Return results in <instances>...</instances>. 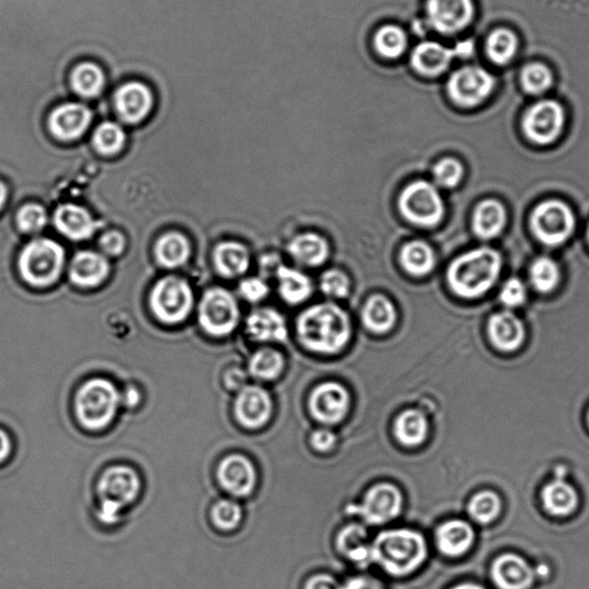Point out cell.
I'll return each mask as SVG.
<instances>
[{
	"mask_svg": "<svg viewBox=\"0 0 589 589\" xmlns=\"http://www.w3.org/2000/svg\"><path fill=\"white\" fill-rule=\"evenodd\" d=\"M298 340L312 353L335 355L346 348L351 336L348 313L334 303H321L297 319Z\"/></svg>",
	"mask_w": 589,
	"mask_h": 589,
	"instance_id": "1",
	"label": "cell"
},
{
	"mask_svg": "<svg viewBox=\"0 0 589 589\" xmlns=\"http://www.w3.org/2000/svg\"><path fill=\"white\" fill-rule=\"evenodd\" d=\"M427 558V545L422 534L408 529L381 532L372 543L371 561L389 576L412 575Z\"/></svg>",
	"mask_w": 589,
	"mask_h": 589,
	"instance_id": "2",
	"label": "cell"
},
{
	"mask_svg": "<svg viewBox=\"0 0 589 589\" xmlns=\"http://www.w3.org/2000/svg\"><path fill=\"white\" fill-rule=\"evenodd\" d=\"M502 266V257L496 250L486 247L471 250L450 264L449 287L460 297L479 298L495 285Z\"/></svg>",
	"mask_w": 589,
	"mask_h": 589,
	"instance_id": "3",
	"label": "cell"
},
{
	"mask_svg": "<svg viewBox=\"0 0 589 589\" xmlns=\"http://www.w3.org/2000/svg\"><path fill=\"white\" fill-rule=\"evenodd\" d=\"M139 474L129 466L116 465L107 469L99 478L97 495L98 518L107 525L116 524L121 511L133 504L141 492Z\"/></svg>",
	"mask_w": 589,
	"mask_h": 589,
	"instance_id": "4",
	"label": "cell"
},
{
	"mask_svg": "<svg viewBox=\"0 0 589 589\" xmlns=\"http://www.w3.org/2000/svg\"><path fill=\"white\" fill-rule=\"evenodd\" d=\"M120 403L121 395L111 381L91 379L76 394V416L87 430L102 431L116 418Z\"/></svg>",
	"mask_w": 589,
	"mask_h": 589,
	"instance_id": "5",
	"label": "cell"
},
{
	"mask_svg": "<svg viewBox=\"0 0 589 589\" xmlns=\"http://www.w3.org/2000/svg\"><path fill=\"white\" fill-rule=\"evenodd\" d=\"M64 263L63 247L49 239H38L22 250L19 267L22 277L30 285L47 287L59 278Z\"/></svg>",
	"mask_w": 589,
	"mask_h": 589,
	"instance_id": "6",
	"label": "cell"
},
{
	"mask_svg": "<svg viewBox=\"0 0 589 589\" xmlns=\"http://www.w3.org/2000/svg\"><path fill=\"white\" fill-rule=\"evenodd\" d=\"M402 216L420 227L438 226L445 217V203L432 183L418 180L405 187L399 198Z\"/></svg>",
	"mask_w": 589,
	"mask_h": 589,
	"instance_id": "7",
	"label": "cell"
},
{
	"mask_svg": "<svg viewBox=\"0 0 589 589\" xmlns=\"http://www.w3.org/2000/svg\"><path fill=\"white\" fill-rule=\"evenodd\" d=\"M531 228L541 243L549 247L561 246L575 232V213L563 202H542L532 213Z\"/></svg>",
	"mask_w": 589,
	"mask_h": 589,
	"instance_id": "8",
	"label": "cell"
},
{
	"mask_svg": "<svg viewBox=\"0 0 589 589\" xmlns=\"http://www.w3.org/2000/svg\"><path fill=\"white\" fill-rule=\"evenodd\" d=\"M193 292L185 280L168 277L160 280L151 295V307L166 324L185 320L193 308Z\"/></svg>",
	"mask_w": 589,
	"mask_h": 589,
	"instance_id": "9",
	"label": "cell"
},
{
	"mask_svg": "<svg viewBox=\"0 0 589 589\" xmlns=\"http://www.w3.org/2000/svg\"><path fill=\"white\" fill-rule=\"evenodd\" d=\"M240 310L235 298L227 290H209L200 307V321L205 332L213 336L231 334L239 324Z\"/></svg>",
	"mask_w": 589,
	"mask_h": 589,
	"instance_id": "10",
	"label": "cell"
},
{
	"mask_svg": "<svg viewBox=\"0 0 589 589\" xmlns=\"http://www.w3.org/2000/svg\"><path fill=\"white\" fill-rule=\"evenodd\" d=\"M495 83L494 76L485 68L465 66L450 76L448 94L457 105L473 107L491 96Z\"/></svg>",
	"mask_w": 589,
	"mask_h": 589,
	"instance_id": "11",
	"label": "cell"
},
{
	"mask_svg": "<svg viewBox=\"0 0 589 589\" xmlns=\"http://www.w3.org/2000/svg\"><path fill=\"white\" fill-rule=\"evenodd\" d=\"M403 508L400 489L392 484H379L366 493L363 503L347 508L349 514L362 517L367 524L382 525L399 517Z\"/></svg>",
	"mask_w": 589,
	"mask_h": 589,
	"instance_id": "12",
	"label": "cell"
},
{
	"mask_svg": "<svg viewBox=\"0 0 589 589\" xmlns=\"http://www.w3.org/2000/svg\"><path fill=\"white\" fill-rule=\"evenodd\" d=\"M565 111L556 101L538 102L526 111L523 130L527 139L539 145L555 142L563 132Z\"/></svg>",
	"mask_w": 589,
	"mask_h": 589,
	"instance_id": "13",
	"label": "cell"
},
{
	"mask_svg": "<svg viewBox=\"0 0 589 589\" xmlns=\"http://www.w3.org/2000/svg\"><path fill=\"white\" fill-rule=\"evenodd\" d=\"M113 105L119 118L126 124H140L154 110L155 93L148 83L130 80L121 83L114 91Z\"/></svg>",
	"mask_w": 589,
	"mask_h": 589,
	"instance_id": "14",
	"label": "cell"
},
{
	"mask_svg": "<svg viewBox=\"0 0 589 589\" xmlns=\"http://www.w3.org/2000/svg\"><path fill=\"white\" fill-rule=\"evenodd\" d=\"M426 11L436 32L453 35L471 24L476 7L473 0H427Z\"/></svg>",
	"mask_w": 589,
	"mask_h": 589,
	"instance_id": "15",
	"label": "cell"
},
{
	"mask_svg": "<svg viewBox=\"0 0 589 589\" xmlns=\"http://www.w3.org/2000/svg\"><path fill=\"white\" fill-rule=\"evenodd\" d=\"M350 404L348 390L338 382H325L310 397V412L313 418L325 425H335L347 416Z\"/></svg>",
	"mask_w": 589,
	"mask_h": 589,
	"instance_id": "16",
	"label": "cell"
},
{
	"mask_svg": "<svg viewBox=\"0 0 589 589\" xmlns=\"http://www.w3.org/2000/svg\"><path fill=\"white\" fill-rule=\"evenodd\" d=\"M93 112L86 104L65 102L52 110L49 116V128L53 136L60 141H74L87 132Z\"/></svg>",
	"mask_w": 589,
	"mask_h": 589,
	"instance_id": "17",
	"label": "cell"
},
{
	"mask_svg": "<svg viewBox=\"0 0 589 589\" xmlns=\"http://www.w3.org/2000/svg\"><path fill=\"white\" fill-rule=\"evenodd\" d=\"M273 412V403L269 393L259 386H246L240 390L235 401L237 422L249 430L269 423Z\"/></svg>",
	"mask_w": 589,
	"mask_h": 589,
	"instance_id": "18",
	"label": "cell"
},
{
	"mask_svg": "<svg viewBox=\"0 0 589 589\" xmlns=\"http://www.w3.org/2000/svg\"><path fill=\"white\" fill-rule=\"evenodd\" d=\"M217 477L221 487L237 497L250 495L256 487L255 466L242 455L226 457L219 465Z\"/></svg>",
	"mask_w": 589,
	"mask_h": 589,
	"instance_id": "19",
	"label": "cell"
},
{
	"mask_svg": "<svg viewBox=\"0 0 589 589\" xmlns=\"http://www.w3.org/2000/svg\"><path fill=\"white\" fill-rule=\"evenodd\" d=\"M488 336L493 346L503 353H514L522 347L525 327L515 313L501 311L488 321Z\"/></svg>",
	"mask_w": 589,
	"mask_h": 589,
	"instance_id": "20",
	"label": "cell"
},
{
	"mask_svg": "<svg viewBox=\"0 0 589 589\" xmlns=\"http://www.w3.org/2000/svg\"><path fill=\"white\" fill-rule=\"evenodd\" d=\"M492 577L500 589H529L533 583L530 565L522 557L511 554L497 558Z\"/></svg>",
	"mask_w": 589,
	"mask_h": 589,
	"instance_id": "21",
	"label": "cell"
},
{
	"mask_svg": "<svg viewBox=\"0 0 589 589\" xmlns=\"http://www.w3.org/2000/svg\"><path fill=\"white\" fill-rule=\"evenodd\" d=\"M68 84L75 95L84 99H95L104 93L107 74L96 61L84 60L74 65L68 75Z\"/></svg>",
	"mask_w": 589,
	"mask_h": 589,
	"instance_id": "22",
	"label": "cell"
},
{
	"mask_svg": "<svg viewBox=\"0 0 589 589\" xmlns=\"http://www.w3.org/2000/svg\"><path fill=\"white\" fill-rule=\"evenodd\" d=\"M456 58L454 49H449L438 42H423L412 52L413 68L425 76H438L448 70L451 61Z\"/></svg>",
	"mask_w": 589,
	"mask_h": 589,
	"instance_id": "23",
	"label": "cell"
},
{
	"mask_svg": "<svg viewBox=\"0 0 589 589\" xmlns=\"http://www.w3.org/2000/svg\"><path fill=\"white\" fill-rule=\"evenodd\" d=\"M247 330L251 338L259 342H283L288 336L285 318L269 308L252 312L247 320Z\"/></svg>",
	"mask_w": 589,
	"mask_h": 589,
	"instance_id": "24",
	"label": "cell"
},
{
	"mask_svg": "<svg viewBox=\"0 0 589 589\" xmlns=\"http://www.w3.org/2000/svg\"><path fill=\"white\" fill-rule=\"evenodd\" d=\"M55 224L61 234L76 241L88 239L97 229V223L90 213L73 204L58 208L55 213Z\"/></svg>",
	"mask_w": 589,
	"mask_h": 589,
	"instance_id": "25",
	"label": "cell"
},
{
	"mask_svg": "<svg viewBox=\"0 0 589 589\" xmlns=\"http://www.w3.org/2000/svg\"><path fill=\"white\" fill-rule=\"evenodd\" d=\"M474 541L472 527L464 520H450L436 531V543L442 554L460 557L471 548Z\"/></svg>",
	"mask_w": 589,
	"mask_h": 589,
	"instance_id": "26",
	"label": "cell"
},
{
	"mask_svg": "<svg viewBox=\"0 0 589 589\" xmlns=\"http://www.w3.org/2000/svg\"><path fill=\"white\" fill-rule=\"evenodd\" d=\"M107 274H109V263L95 252H80L73 259L71 278L80 287L91 288L101 285Z\"/></svg>",
	"mask_w": 589,
	"mask_h": 589,
	"instance_id": "27",
	"label": "cell"
},
{
	"mask_svg": "<svg viewBox=\"0 0 589 589\" xmlns=\"http://www.w3.org/2000/svg\"><path fill=\"white\" fill-rule=\"evenodd\" d=\"M506 209L500 202L487 200L481 202L474 210L472 218L473 232L481 240H493L506 226Z\"/></svg>",
	"mask_w": 589,
	"mask_h": 589,
	"instance_id": "28",
	"label": "cell"
},
{
	"mask_svg": "<svg viewBox=\"0 0 589 589\" xmlns=\"http://www.w3.org/2000/svg\"><path fill=\"white\" fill-rule=\"evenodd\" d=\"M288 251L297 263L317 267L326 262L330 256V247L323 236L316 233H304L289 243Z\"/></svg>",
	"mask_w": 589,
	"mask_h": 589,
	"instance_id": "29",
	"label": "cell"
},
{
	"mask_svg": "<svg viewBox=\"0 0 589 589\" xmlns=\"http://www.w3.org/2000/svg\"><path fill=\"white\" fill-rule=\"evenodd\" d=\"M396 318L394 304L384 295L371 296L362 311L364 326L376 334H386L392 330Z\"/></svg>",
	"mask_w": 589,
	"mask_h": 589,
	"instance_id": "30",
	"label": "cell"
},
{
	"mask_svg": "<svg viewBox=\"0 0 589 589\" xmlns=\"http://www.w3.org/2000/svg\"><path fill=\"white\" fill-rule=\"evenodd\" d=\"M338 549L348 560L359 565L371 562L372 543L365 527L351 524L340 532L338 537Z\"/></svg>",
	"mask_w": 589,
	"mask_h": 589,
	"instance_id": "31",
	"label": "cell"
},
{
	"mask_svg": "<svg viewBox=\"0 0 589 589\" xmlns=\"http://www.w3.org/2000/svg\"><path fill=\"white\" fill-rule=\"evenodd\" d=\"M543 507L550 515L566 517L572 514L578 506V495L576 489L566 484L563 480H556L543 488Z\"/></svg>",
	"mask_w": 589,
	"mask_h": 589,
	"instance_id": "32",
	"label": "cell"
},
{
	"mask_svg": "<svg viewBox=\"0 0 589 589\" xmlns=\"http://www.w3.org/2000/svg\"><path fill=\"white\" fill-rule=\"evenodd\" d=\"M214 262L220 274L228 278L239 277L249 269V251L241 243H221L214 252Z\"/></svg>",
	"mask_w": 589,
	"mask_h": 589,
	"instance_id": "33",
	"label": "cell"
},
{
	"mask_svg": "<svg viewBox=\"0 0 589 589\" xmlns=\"http://www.w3.org/2000/svg\"><path fill=\"white\" fill-rule=\"evenodd\" d=\"M394 433L396 439L405 447L423 445L428 435L427 419L418 410H405L396 419Z\"/></svg>",
	"mask_w": 589,
	"mask_h": 589,
	"instance_id": "34",
	"label": "cell"
},
{
	"mask_svg": "<svg viewBox=\"0 0 589 589\" xmlns=\"http://www.w3.org/2000/svg\"><path fill=\"white\" fill-rule=\"evenodd\" d=\"M401 265L413 277H425L436 264L433 249L424 241H411L404 244L400 254Z\"/></svg>",
	"mask_w": 589,
	"mask_h": 589,
	"instance_id": "35",
	"label": "cell"
},
{
	"mask_svg": "<svg viewBox=\"0 0 589 589\" xmlns=\"http://www.w3.org/2000/svg\"><path fill=\"white\" fill-rule=\"evenodd\" d=\"M279 293L283 300L289 304H300L307 301L312 293V283L309 277L287 266H279L277 269Z\"/></svg>",
	"mask_w": 589,
	"mask_h": 589,
	"instance_id": "36",
	"label": "cell"
},
{
	"mask_svg": "<svg viewBox=\"0 0 589 589\" xmlns=\"http://www.w3.org/2000/svg\"><path fill=\"white\" fill-rule=\"evenodd\" d=\"M518 50V38L507 28H499L489 34L486 42L488 58L497 65H507L515 58Z\"/></svg>",
	"mask_w": 589,
	"mask_h": 589,
	"instance_id": "37",
	"label": "cell"
},
{
	"mask_svg": "<svg viewBox=\"0 0 589 589\" xmlns=\"http://www.w3.org/2000/svg\"><path fill=\"white\" fill-rule=\"evenodd\" d=\"M190 247L185 236L178 233L166 234L156 246L158 262L165 267L181 266L187 262Z\"/></svg>",
	"mask_w": 589,
	"mask_h": 589,
	"instance_id": "38",
	"label": "cell"
},
{
	"mask_svg": "<svg viewBox=\"0 0 589 589\" xmlns=\"http://www.w3.org/2000/svg\"><path fill=\"white\" fill-rule=\"evenodd\" d=\"M285 359L277 350L260 349L251 357L249 371L252 377L263 381H272L281 376Z\"/></svg>",
	"mask_w": 589,
	"mask_h": 589,
	"instance_id": "39",
	"label": "cell"
},
{
	"mask_svg": "<svg viewBox=\"0 0 589 589\" xmlns=\"http://www.w3.org/2000/svg\"><path fill=\"white\" fill-rule=\"evenodd\" d=\"M374 47L382 57L399 58L408 48V35L397 26L381 27L374 37Z\"/></svg>",
	"mask_w": 589,
	"mask_h": 589,
	"instance_id": "40",
	"label": "cell"
},
{
	"mask_svg": "<svg viewBox=\"0 0 589 589\" xmlns=\"http://www.w3.org/2000/svg\"><path fill=\"white\" fill-rule=\"evenodd\" d=\"M530 279L535 290L548 294L558 286L561 271L554 259L540 257L535 259L530 270Z\"/></svg>",
	"mask_w": 589,
	"mask_h": 589,
	"instance_id": "41",
	"label": "cell"
},
{
	"mask_svg": "<svg viewBox=\"0 0 589 589\" xmlns=\"http://www.w3.org/2000/svg\"><path fill=\"white\" fill-rule=\"evenodd\" d=\"M126 133L117 122L105 121L99 125L93 136V143L98 152L103 155L117 154L124 148Z\"/></svg>",
	"mask_w": 589,
	"mask_h": 589,
	"instance_id": "42",
	"label": "cell"
},
{
	"mask_svg": "<svg viewBox=\"0 0 589 589\" xmlns=\"http://www.w3.org/2000/svg\"><path fill=\"white\" fill-rule=\"evenodd\" d=\"M520 81L526 93L541 95L552 87L553 74L546 65L533 63L524 67Z\"/></svg>",
	"mask_w": 589,
	"mask_h": 589,
	"instance_id": "43",
	"label": "cell"
},
{
	"mask_svg": "<svg viewBox=\"0 0 589 589\" xmlns=\"http://www.w3.org/2000/svg\"><path fill=\"white\" fill-rule=\"evenodd\" d=\"M501 500L493 492H481L473 497L469 504V514L480 524H488L499 516Z\"/></svg>",
	"mask_w": 589,
	"mask_h": 589,
	"instance_id": "44",
	"label": "cell"
},
{
	"mask_svg": "<svg viewBox=\"0 0 589 589\" xmlns=\"http://www.w3.org/2000/svg\"><path fill=\"white\" fill-rule=\"evenodd\" d=\"M464 177V167L455 158L440 160L433 168V178L439 187L455 188L460 185Z\"/></svg>",
	"mask_w": 589,
	"mask_h": 589,
	"instance_id": "45",
	"label": "cell"
},
{
	"mask_svg": "<svg viewBox=\"0 0 589 589\" xmlns=\"http://www.w3.org/2000/svg\"><path fill=\"white\" fill-rule=\"evenodd\" d=\"M211 517L218 529L232 531L241 523L242 509L233 501L223 500L213 507Z\"/></svg>",
	"mask_w": 589,
	"mask_h": 589,
	"instance_id": "46",
	"label": "cell"
},
{
	"mask_svg": "<svg viewBox=\"0 0 589 589\" xmlns=\"http://www.w3.org/2000/svg\"><path fill=\"white\" fill-rule=\"evenodd\" d=\"M323 293L332 298H344L349 294L350 283L347 274L340 270H331L323 274L320 279Z\"/></svg>",
	"mask_w": 589,
	"mask_h": 589,
	"instance_id": "47",
	"label": "cell"
},
{
	"mask_svg": "<svg viewBox=\"0 0 589 589\" xmlns=\"http://www.w3.org/2000/svg\"><path fill=\"white\" fill-rule=\"evenodd\" d=\"M47 212L37 204L26 205L18 213V225L22 231L35 233L47 225Z\"/></svg>",
	"mask_w": 589,
	"mask_h": 589,
	"instance_id": "48",
	"label": "cell"
},
{
	"mask_svg": "<svg viewBox=\"0 0 589 589\" xmlns=\"http://www.w3.org/2000/svg\"><path fill=\"white\" fill-rule=\"evenodd\" d=\"M527 290L522 281L512 278L504 283L500 300L507 308H518L526 302Z\"/></svg>",
	"mask_w": 589,
	"mask_h": 589,
	"instance_id": "49",
	"label": "cell"
},
{
	"mask_svg": "<svg viewBox=\"0 0 589 589\" xmlns=\"http://www.w3.org/2000/svg\"><path fill=\"white\" fill-rule=\"evenodd\" d=\"M270 288L266 282L259 278H249L243 280L240 285V293L251 303L263 301L269 295Z\"/></svg>",
	"mask_w": 589,
	"mask_h": 589,
	"instance_id": "50",
	"label": "cell"
},
{
	"mask_svg": "<svg viewBox=\"0 0 589 589\" xmlns=\"http://www.w3.org/2000/svg\"><path fill=\"white\" fill-rule=\"evenodd\" d=\"M101 248L111 256H116L121 254L122 250L125 249V237L122 236L119 232H109L102 236L101 241Z\"/></svg>",
	"mask_w": 589,
	"mask_h": 589,
	"instance_id": "51",
	"label": "cell"
},
{
	"mask_svg": "<svg viewBox=\"0 0 589 589\" xmlns=\"http://www.w3.org/2000/svg\"><path fill=\"white\" fill-rule=\"evenodd\" d=\"M340 589H386L380 580L370 576L351 577L340 584Z\"/></svg>",
	"mask_w": 589,
	"mask_h": 589,
	"instance_id": "52",
	"label": "cell"
},
{
	"mask_svg": "<svg viewBox=\"0 0 589 589\" xmlns=\"http://www.w3.org/2000/svg\"><path fill=\"white\" fill-rule=\"evenodd\" d=\"M336 436L328 430H318L311 435V445L320 453H327L334 448Z\"/></svg>",
	"mask_w": 589,
	"mask_h": 589,
	"instance_id": "53",
	"label": "cell"
},
{
	"mask_svg": "<svg viewBox=\"0 0 589 589\" xmlns=\"http://www.w3.org/2000/svg\"><path fill=\"white\" fill-rule=\"evenodd\" d=\"M304 589H340V583L334 577L320 573V575L312 576Z\"/></svg>",
	"mask_w": 589,
	"mask_h": 589,
	"instance_id": "54",
	"label": "cell"
},
{
	"mask_svg": "<svg viewBox=\"0 0 589 589\" xmlns=\"http://www.w3.org/2000/svg\"><path fill=\"white\" fill-rule=\"evenodd\" d=\"M247 377L246 373H244L241 369H232L226 373L225 376V384L229 389L233 390H241L244 386V382H246Z\"/></svg>",
	"mask_w": 589,
	"mask_h": 589,
	"instance_id": "55",
	"label": "cell"
},
{
	"mask_svg": "<svg viewBox=\"0 0 589 589\" xmlns=\"http://www.w3.org/2000/svg\"><path fill=\"white\" fill-rule=\"evenodd\" d=\"M12 453V441L6 432L0 430V464L4 463Z\"/></svg>",
	"mask_w": 589,
	"mask_h": 589,
	"instance_id": "56",
	"label": "cell"
},
{
	"mask_svg": "<svg viewBox=\"0 0 589 589\" xmlns=\"http://www.w3.org/2000/svg\"><path fill=\"white\" fill-rule=\"evenodd\" d=\"M124 401L127 407L135 408L136 405L139 404L141 401L139 389H136L134 387H129L128 389H126Z\"/></svg>",
	"mask_w": 589,
	"mask_h": 589,
	"instance_id": "57",
	"label": "cell"
},
{
	"mask_svg": "<svg viewBox=\"0 0 589 589\" xmlns=\"http://www.w3.org/2000/svg\"><path fill=\"white\" fill-rule=\"evenodd\" d=\"M454 50L456 57L469 58L474 51V45L472 41H465L457 44Z\"/></svg>",
	"mask_w": 589,
	"mask_h": 589,
	"instance_id": "58",
	"label": "cell"
},
{
	"mask_svg": "<svg viewBox=\"0 0 589 589\" xmlns=\"http://www.w3.org/2000/svg\"><path fill=\"white\" fill-rule=\"evenodd\" d=\"M6 187L0 182V209L3 208V205L6 201Z\"/></svg>",
	"mask_w": 589,
	"mask_h": 589,
	"instance_id": "59",
	"label": "cell"
},
{
	"mask_svg": "<svg viewBox=\"0 0 589 589\" xmlns=\"http://www.w3.org/2000/svg\"><path fill=\"white\" fill-rule=\"evenodd\" d=\"M450 589H484V588L479 585H476V584H461V585L451 587Z\"/></svg>",
	"mask_w": 589,
	"mask_h": 589,
	"instance_id": "60",
	"label": "cell"
},
{
	"mask_svg": "<svg viewBox=\"0 0 589 589\" xmlns=\"http://www.w3.org/2000/svg\"><path fill=\"white\" fill-rule=\"evenodd\" d=\"M587 422H588V425H589V411H588V415H587Z\"/></svg>",
	"mask_w": 589,
	"mask_h": 589,
	"instance_id": "61",
	"label": "cell"
},
{
	"mask_svg": "<svg viewBox=\"0 0 589 589\" xmlns=\"http://www.w3.org/2000/svg\"><path fill=\"white\" fill-rule=\"evenodd\" d=\"M588 240H589V228H588Z\"/></svg>",
	"mask_w": 589,
	"mask_h": 589,
	"instance_id": "62",
	"label": "cell"
}]
</instances>
